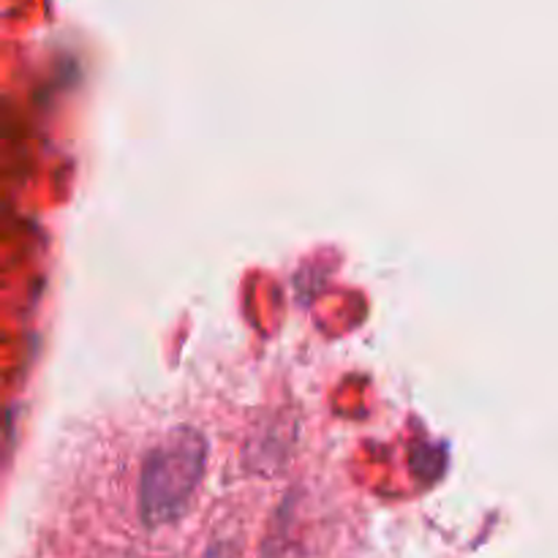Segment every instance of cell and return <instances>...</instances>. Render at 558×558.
Masks as SVG:
<instances>
[{"label":"cell","instance_id":"obj_1","mask_svg":"<svg viewBox=\"0 0 558 558\" xmlns=\"http://www.w3.org/2000/svg\"><path fill=\"white\" fill-rule=\"evenodd\" d=\"M207 445L196 430L172 428L161 434L136 472V510L147 529H161L189 512L205 480Z\"/></svg>","mask_w":558,"mask_h":558}]
</instances>
